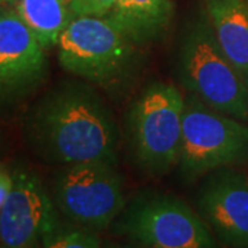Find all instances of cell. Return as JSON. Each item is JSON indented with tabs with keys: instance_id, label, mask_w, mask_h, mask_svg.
<instances>
[{
	"instance_id": "17",
	"label": "cell",
	"mask_w": 248,
	"mask_h": 248,
	"mask_svg": "<svg viewBox=\"0 0 248 248\" xmlns=\"http://www.w3.org/2000/svg\"><path fill=\"white\" fill-rule=\"evenodd\" d=\"M1 7H3V0H0V14L3 13V11H1Z\"/></svg>"
},
{
	"instance_id": "14",
	"label": "cell",
	"mask_w": 248,
	"mask_h": 248,
	"mask_svg": "<svg viewBox=\"0 0 248 248\" xmlns=\"http://www.w3.org/2000/svg\"><path fill=\"white\" fill-rule=\"evenodd\" d=\"M102 240L97 231L72 223L69 226L61 225L57 232L45 243L47 248H98Z\"/></svg>"
},
{
	"instance_id": "6",
	"label": "cell",
	"mask_w": 248,
	"mask_h": 248,
	"mask_svg": "<svg viewBox=\"0 0 248 248\" xmlns=\"http://www.w3.org/2000/svg\"><path fill=\"white\" fill-rule=\"evenodd\" d=\"M135 46L108 17L75 16L58 39V61L80 79L109 84L131 71Z\"/></svg>"
},
{
	"instance_id": "11",
	"label": "cell",
	"mask_w": 248,
	"mask_h": 248,
	"mask_svg": "<svg viewBox=\"0 0 248 248\" xmlns=\"http://www.w3.org/2000/svg\"><path fill=\"white\" fill-rule=\"evenodd\" d=\"M205 14L223 53L248 83V0H205Z\"/></svg>"
},
{
	"instance_id": "13",
	"label": "cell",
	"mask_w": 248,
	"mask_h": 248,
	"mask_svg": "<svg viewBox=\"0 0 248 248\" xmlns=\"http://www.w3.org/2000/svg\"><path fill=\"white\" fill-rule=\"evenodd\" d=\"M16 11L46 50L57 46L75 17L69 0H18Z\"/></svg>"
},
{
	"instance_id": "1",
	"label": "cell",
	"mask_w": 248,
	"mask_h": 248,
	"mask_svg": "<svg viewBox=\"0 0 248 248\" xmlns=\"http://www.w3.org/2000/svg\"><path fill=\"white\" fill-rule=\"evenodd\" d=\"M27 131L35 151L51 163L117 161L113 112L87 83L68 81L50 90L31 110Z\"/></svg>"
},
{
	"instance_id": "8",
	"label": "cell",
	"mask_w": 248,
	"mask_h": 248,
	"mask_svg": "<svg viewBox=\"0 0 248 248\" xmlns=\"http://www.w3.org/2000/svg\"><path fill=\"white\" fill-rule=\"evenodd\" d=\"M13 177L11 192L0 208V246L43 247L62 225L58 208L33 171L18 167Z\"/></svg>"
},
{
	"instance_id": "12",
	"label": "cell",
	"mask_w": 248,
	"mask_h": 248,
	"mask_svg": "<svg viewBox=\"0 0 248 248\" xmlns=\"http://www.w3.org/2000/svg\"><path fill=\"white\" fill-rule=\"evenodd\" d=\"M137 46L160 39L172 17L171 0H117L107 16Z\"/></svg>"
},
{
	"instance_id": "3",
	"label": "cell",
	"mask_w": 248,
	"mask_h": 248,
	"mask_svg": "<svg viewBox=\"0 0 248 248\" xmlns=\"http://www.w3.org/2000/svg\"><path fill=\"white\" fill-rule=\"evenodd\" d=\"M185 98L170 83H152L128 112V140L137 164L152 175L169 172L179 161Z\"/></svg>"
},
{
	"instance_id": "7",
	"label": "cell",
	"mask_w": 248,
	"mask_h": 248,
	"mask_svg": "<svg viewBox=\"0 0 248 248\" xmlns=\"http://www.w3.org/2000/svg\"><path fill=\"white\" fill-rule=\"evenodd\" d=\"M51 193L71 223L97 232L108 229L127 204L123 177L109 161L62 166L53 178Z\"/></svg>"
},
{
	"instance_id": "10",
	"label": "cell",
	"mask_w": 248,
	"mask_h": 248,
	"mask_svg": "<svg viewBox=\"0 0 248 248\" xmlns=\"http://www.w3.org/2000/svg\"><path fill=\"white\" fill-rule=\"evenodd\" d=\"M197 213L217 241L248 247V177L231 167L207 174L196 197Z\"/></svg>"
},
{
	"instance_id": "2",
	"label": "cell",
	"mask_w": 248,
	"mask_h": 248,
	"mask_svg": "<svg viewBox=\"0 0 248 248\" xmlns=\"http://www.w3.org/2000/svg\"><path fill=\"white\" fill-rule=\"evenodd\" d=\"M178 79L204 105L248 120V83L223 53L207 14L182 31L177 50Z\"/></svg>"
},
{
	"instance_id": "16",
	"label": "cell",
	"mask_w": 248,
	"mask_h": 248,
	"mask_svg": "<svg viewBox=\"0 0 248 248\" xmlns=\"http://www.w3.org/2000/svg\"><path fill=\"white\" fill-rule=\"evenodd\" d=\"M13 184H14L13 172H10L9 170L6 169V166L0 163V208L3 207L6 199L9 197Z\"/></svg>"
},
{
	"instance_id": "4",
	"label": "cell",
	"mask_w": 248,
	"mask_h": 248,
	"mask_svg": "<svg viewBox=\"0 0 248 248\" xmlns=\"http://www.w3.org/2000/svg\"><path fill=\"white\" fill-rule=\"evenodd\" d=\"M112 225L116 234L142 247H217V239L202 215L172 195L137 196Z\"/></svg>"
},
{
	"instance_id": "15",
	"label": "cell",
	"mask_w": 248,
	"mask_h": 248,
	"mask_svg": "<svg viewBox=\"0 0 248 248\" xmlns=\"http://www.w3.org/2000/svg\"><path fill=\"white\" fill-rule=\"evenodd\" d=\"M75 16L107 17L117 0H69Z\"/></svg>"
},
{
	"instance_id": "5",
	"label": "cell",
	"mask_w": 248,
	"mask_h": 248,
	"mask_svg": "<svg viewBox=\"0 0 248 248\" xmlns=\"http://www.w3.org/2000/svg\"><path fill=\"white\" fill-rule=\"evenodd\" d=\"M190 95L185 98L179 171L189 181L248 161V125Z\"/></svg>"
},
{
	"instance_id": "9",
	"label": "cell",
	"mask_w": 248,
	"mask_h": 248,
	"mask_svg": "<svg viewBox=\"0 0 248 248\" xmlns=\"http://www.w3.org/2000/svg\"><path fill=\"white\" fill-rule=\"evenodd\" d=\"M46 48L17 11L0 14V108L31 95L47 78Z\"/></svg>"
}]
</instances>
